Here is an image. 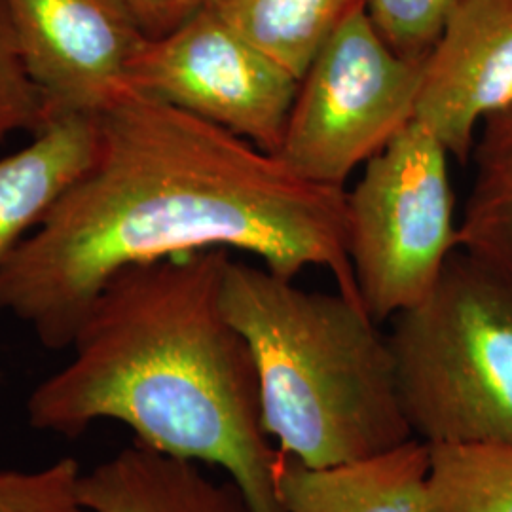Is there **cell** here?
<instances>
[{
    "label": "cell",
    "instance_id": "1",
    "mask_svg": "<svg viewBox=\"0 0 512 512\" xmlns=\"http://www.w3.org/2000/svg\"><path fill=\"white\" fill-rule=\"evenodd\" d=\"M344 203L346 190L298 177L277 154L129 92L99 114L92 164L0 266V313L44 348H71L118 272L211 249L253 255L287 279L325 268L363 304Z\"/></svg>",
    "mask_w": 512,
    "mask_h": 512
},
{
    "label": "cell",
    "instance_id": "2",
    "mask_svg": "<svg viewBox=\"0 0 512 512\" xmlns=\"http://www.w3.org/2000/svg\"><path fill=\"white\" fill-rule=\"evenodd\" d=\"M230 258L211 249L114 275L73 359L33 389L29 425L78 439L95 421H120L158 452L224 469L253 512H285L255 361L220 302Z\"/></svg>",
    "mask_w": 512,
    "mask_h": 512
},
{
    "label": "cell",
    "instance_id": "3",
    "mask_svg": "<svg viewBox=\"0 0 512 512\" xmlns=\"http://www.w3.org/2000/svg\"><path fill=\"white\" fill-rule=\"evenodd\" d=\"M220 302L251 349L264 429L279 454L330 467L416 439L389 336L363 304L234 258Z\"/></svg>",
    "mask_w": 512,
    "mask_h": 512
},
{
    "label": "cell",
    "instance_id": "4",
    "mask_svg": "<svg viewBox=\"0 0 512 512\" xmlns=\"http://www.w3.org/2000/svg\"><path fill=\"white\" fill-rule=\"evenodd\" d=\"M387 336L416 439L512 448V264L458 249Z\"/></svg>",
    "mask_w": 512,
    "mask_h": 512
},
{
    "label": "cell",
    "instance_id": "5",
    "mask_svg": "<svg viewBox=\"0 0 512 512\" xmlns=\"http://www.w3.org/2000/svg\"><path fill=\"white\" fill-rule=\"evenodd\" d=\"M450 154L414 120L346 188V249L368 315L391 321L431 293L458 251Z\"/></svg>",
    "mask_w": 512,
    "mask_h": 512
},
{
    "label": "cell",
    "instance_id": "6",
    "mask_svg": "<svg viewBox=\"0 0 512 512\" xmlns=\"http://www.w3.org/2000/svg\"><path fill=\"white\" fill-rule=\"evenodd\" d=\"M423 65L385 42L365 6L355 10L298 80L277 156L310 183L346 190L416 120Z\"/></svg>",
    "mask_w": 512,
    "mask_h": 512
},
{
    "label": "cell",
    "instance_id": "7",
    "mask_svg": "<svg viewBox=\"0 0 512 512\" xmlns=\"http://www.w3.org/2000/svg\"><path fill=\"white\" fill-rule=\"evenodd\" d=\"M129 92L277 154L298 80L207 6L164 37L148 38L131 65Z\"/></svg>",
    "mask_w": 512,
    "mask_h": 512
},
{
    "label": "cell",
    "instance_id": "8",
    "mask_svg": "<svg viewBox=\"0 0 512 512\" xmlns=\"http://www.w3.org/2000/svg\"><path fill=\"white\" fill-rule=\"evenodd\" d=\"M48 120L101 114L129 93L148 37L128 0H4Z\"/></svg>",
    "mask_w": 512,
    "mask_h": 512
},
{
    "label": "cell",
    "instance_id": "9",
    "mask_svg": "<svg viewBox=\"0 0 512 512\" xmlns=\"http://www.w3.org/2000/svg\"><path fill=\"white\" fill-rule=\"evenodd\" d=\"M512 105V0H459L425 55L416 120L469 164L480 126Z\"/></svg>",
    "mask_w": 512,
    "mask_h": 512
},
{
    "label": "cell",
    "instance_id": "10",
    "mask_svg": "<svg viewBox=\"0 0 512 512\" xmlns=\"http://www.w3.org/2000/svg\"><path fill=\"white\" fill-rule=\"evenodd\" d=\"M431 446H401L330 467H308L283 456L277 495L285 512H427Z\"/></svg>",
    "mask_w": 512,
    "mask_h": 512
},
{
    "label": "cell",
    "instance_id": "11",
    "mask_svg": "<svg viewBox=\"0 0 512 512\" xmlns=\"http://www.w3.org/2000/svg\"><path fill=\"white\" fill-rule=\"evenodd\" d=\"M80 499L92 512H253L230 478L219 482L202 463L139 440L82 473Z\"/></svg>",
    "mask_w": 512,
    "mask_h": 512
},
{
    "label": "cell",
    "instance_id": "12",
    "mask_svg": "<svg viewBox=\"0 0 512 512\" xmlns=\"http://www.w3.org/2000/svg\"><path fill=\"white\" fill-rule=\"evenodd\" d=\"M97 139L99 114H61L0 158V266L92 164Z\"/></svg>",
    "mask_w": 512,
    "mask_h": 512
},
{
    "label": "cell",
    "instance_id": "13",
    "mask_svg": "<svg viewBox=\"0 0 512 512\" xmlns=\"http://www.w3.org/2000/svg\"><path fill=\"white\" fill-rule=\"evenodd\" d=\"M209 6L300 80L325 42L365 0H213Z\"/></svg>",
    "mask_w": 512,
    "mask_h": 512
},
{
    "label": "cell",
    "instance_id": "14",
    "mask_svg": "<svg viewBox=\"0 0 512 512\" xmlns=\"http://www.w3.org/2000/svg\"><path fill=\"white\" fill-rule=\"evenodd\" d=\"M471 162L475 179L459 219L458 249L512 264V105L480 126Z\"/></svg>",
    "mask_w": 512,
    "mask_h": 512
},
{
    "label": "cell",
    "instance_id": "15",
    "mask_svg": "<svg viewBox=\"0 0 512 512\" xmlns=\"http://www.w3.org/2000/svg\"><path fill=\"white\" fill-rule=\"evenodd\" d=\"M427 512H512V448L431 446Z\"/></svg>",
    "mask_w": 512,
    "mask_h": 512
},
{
    "label": "cell",
    "instance_id": "16",
    "mask_svg": "<svg viewBox=\"0 0 512 512\" xmlns=\"http://www.w3.org/2000/svg\"><path fill=\"white\" fill-rule=\"evenodd\" d=\"M82 473L73 458L38 469H0V512H92L80 499Z\"/></svg>",
    "mask_w": 512,
    "mask_h": 512
},
{
    "label": "cell",
    "instance_id": "17",
    "mask_svg": "<svg viewBox=\"0 0 512 512\" xmlns=\"http://www.w3.org/2000/svg\"><path fill=\"white\" fill-rule=\"evenodd\" d=\"M459 0H365L385 42L406 57H425Z\"/></svg>",
    "mask_w": 512,
    "mask_h": 512
},
{
    "label": "cell",
    "instance_id": "18",
    "mask_svg": "<svg viewBox=\"0 0 512 512\" xmlns=\"http://www.w3.org/2000/svg\"><path fill=\"white\" fill-rule=\"evenodd\" d=\"M46 122L42 95L25 69L14 23L0 0V141L18 131L37 133Z\"/></svg>",
    "mask_w": 512,
    "mask_h": 512
},
{
    "label": "cell",
    "instance_id": "19",
    "mask_svg": "<svg viewBox=\"0 0 512 512\" xmlns=\"http://www.w3.org/2000/svg\"><path fill=\"white\" fill-rule=\"evenodd\" d=\"M213 0H128L148 38H160L183 25Z\"/></svg>",
    "mask_w": 512,
    "mask_h": 512
}]
</instances>
